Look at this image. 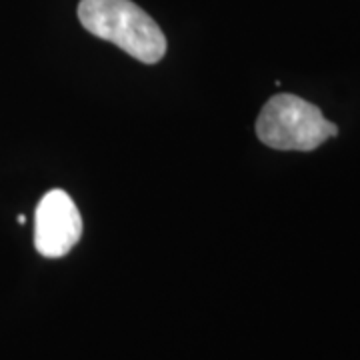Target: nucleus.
Segmentation results:
<instances>
[{
	"instance_id": "obj_1",
	"label": "nucleus",
	"mask_w": 360,
	"mask_h": 360,
	"mask_svg": "<svg viewBox=\"0 0 360 360\" xmlns=\"http://www.w3.org/2000/svg\"><path fill=\"white\" fill-rule=\"evenodd\" d=\"M78 18L90 34L144 65H155L167 54L165 32L132 0H80Z\"/></svg>"
},
{
	"instance_id": "obj_2",
	"label": "nucleus",
	"mask_w": 360,
	"mask_h": 360,
	"mask_svg": "<svg viewBox=\"0 0 360 360\" xmlns=\"http://www.w3.org/2000/svg\"><path fill=\"white\" fill-rule=\"evenodd\" d=\"M338 134V127L324 118L319 106L295 94H276L260 110L257 136L276 150L309 153Z\"/></svg>"
},
{
	"instance_id": "obj_3",
	"label": "nucleus",
	"mask_w": 360,
	"mask_h": 360,
	"mask_svg": "<svg viewBox=\"0 0 360 360\" xmlns=\"http://www.w3.org/2000/svg\"><path fill=\"white\" fill-rule=\"evenodd\" d=\"M82 236V219L75 200L65 191L42 196L34 214V246L42 257L60 258Z\"/></svg>"
}]
</instances>
